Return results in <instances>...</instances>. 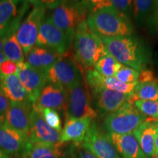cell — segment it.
<instances>
[{
  "label": "cell",
  "instance_id": "17",
  "mask_svg": "<svg viewBox=\"0 0 158 158\" xmlns=\"http://www.w3.org/2000/svg\"><path fill=\"white\" fill-rule=\"evenodd\" d=\"M29 139L3 122H0V150L9 157L24 155Z\"/></svg>",
  "mask_w": 158,
  "mask_h": 158
},
{
  "label": "cell",
  "instance_id": "27",
  "mask_svg": "<svg viewBox=\"0 0 158 158\" xmlns=\"http://www.w3.org/2000/svg\"><path fill=\"white\" fill-rule=\"evenodd\" d=\"M155 1L135 0L132 2V17L138 27L146 24L152 10Z\"/></svg>",
  "mask_w": 158,
  "mask_h": 158
},
{
  "label": "cell",
  "instance_id": "5",
  "mask_svg": "<svg viewBox=\"0 0 158 158\" xmlns=\"http://www.w3.org/2000/svg\"><path fill=\"white\" fill-rule=\"evenodd\" d=\"M64 112L65 118H91L93 119L98 116L84 76L74 86L67 89V101Z\"/></svg>",
  "mask_w": 158,
  "mask_h": 158
},
{
  "label": "cell",
  "instance_id": "38",
  "mask_svg": "<svg viewBox=\"0 0 158 158\" xmlns=\"http://www.w3.org/2000/svg\"><path fill=\"white\" fill-rule=\"evenodd\" d=\"M7 60L3 53V40L0 39V64Z\"/></svg>",
  "mask_w": 158,
  "mask_h": 158
},
{
  "label": "cell",
  "instance_id": "23",
  "mask_svg": "<svg viewBox=\"0 0 158 158\" xmlns=\"http://www.w3.org/2000/svg\"><path fill=\"white\" fill-rule=\"evenodd\" d=\"M0 91L10 102H31L29 94L20 81L17 74L0 76Z\"/></svg>",
  "mask_w": 158,
  "mask_h": 158
},
{
  "label": "cell",
  "instance_id": "13",
  "mask_svg": "<svg viewBox=\"0 0 158 158\" xmlns=\"http://www.w3.org/2000/svg\"><path fill=\"white\" fill-rule=\"evenodd\" d=\"M18 65L17 76L29 94L31 102L34 104L41 90L48 83L46 73L32 68L26 62L19 63Z\"/></svg>",
  "mask_w": 158,
  "mask_h": 158
},
{
  "label": "cell",
  "instance_id": "3",
  "mask_svg": "<svg viewBox=\"0 0 158 158\" xmlns=\"http://www.w3.org/2000/svg\"><path fill=\"white\" fill-rule=\"evenodd\" d=\"M86 23L99 37H122L134 33L131 19L112 7H104L90 13Z\"/></svg>",
  "mask_w": 158,
  "mask_h": 158
},
{
  "label": "cell",
  "instance_id": "31",
  "mask_svg": "<svg viewBox=\"0 0 158 158\" xmlns=\"http://www.w3.org/2000/svg\"><path fill=\"white\" fill-rule=\"evenodd\" d=\"M139 75L140 73L137 70L123 65L121 69L116 73L114 78L124 84H133L138 82Z\"/></svg>",
  "mask_w": 158,
  "mask_h": 158
},
{
  "label": "cell",
  "instance_id": "8",
  "mask_svg": "<svg viewBox=\"0 0 158 158\" xmlns=\"http://www.w3.org/2000/svg\"><path fill=\"white\" fill-rule=\"evenodd\" d=\"M33 4L34 7L20 24L15 33L25 55L36 45L40 27L47 9L46 2H35Z\"/></svg>",
  "mask_w": 158,
  "mask_h": 158
},
{
  "label": "cell",
  "instance_id": "41",
  "mask_svg": "<svg viewBox=\"0 0 158 158\" xmlns=\"http://www.w3.org/2000/svg\"><path fill=\"white\" fill-rule=\"evenodd\" d=\"M10 158H24V156L19 155V156H13V157H10Z\"/></svg>",
  "mask_w": 158,
  "mask_h": 158
},
{
  "label": "cell",
  "instance_id": "37",
  "mask_svg": "<svg viewBox=\"0 0 158 158\" xmlns=\"http://www.w3.org/2000/svg\"><path fill=\"white\" fill-rule=\"evenodd\" d=\"M78 158H98L92 152L83 146L82 143L78 146Z\"/></svg>",
  "mask_w": 158,
  "mask_h": 158
},
{
  "label": "cell",
  "instance_id": "36",
  "mask_svg": "<svg viewBox=\"0 0 158 158\" xmlns=\"http://www.w3.org/2000/svg\"><path fill=\"white\" fill-rule=\"evenodd\" d=\"M157 80L154 76L153 72L152 70H149V69H146L140 73L139 78L138 80V83L141 84V83H147L152 81Z\"/></svg>",
  "mask_w": 158,
  "mask_h": 158
},
{
  "label": "cell",
  "instance_id": "14",
  "mask_svg": "<svg viewBox=\"0 0 158 158\" xmlns=\"http://www.w3.org/2000/svg\"><path fill=\"white\" fill-rule=\"evenodd\" d=\"M32 104L29 102H11L3 117L2 122L7 126L20 132L29 139L30 115Z\"/></svg>",
  "mask_w": 158,
  "mask_h": 158
},
{
  "label": "cell",
  "instance_id": "39",
  "mask_svg": "<svg viewBox=\"0 0 158 158\" xmlns=\"http://www.w3.org/2000/svg\"><path fill=\"white\" fill-rule=\"evenodd\" d=\"M158 155V135L157 136V139H156V143H155V156L154 157H156V156Z\"/></svg>",
  "mask_w": 158,
  "mask_h": 158
},
{
  "label": "cell",
  "instance_id": "34",
  "mask_svg": "<svg viewBox=\"0 0 158 158\" xmlns=\"http://www.w3.org/2000/svg\"><path fill=\"white\" fill-rule=\"evenodd\" d=\"M81 143H65L63 152L59 158H78V146Z\"/></svg>",
  "mask_w": 158,
  "mask_h": 158
},
{
  "label": "cell",
  "instance_id": "18",
  "mask_svg": "<svg viewBox=\"0 0 158 158\" xmlns=\"http://www.w3.org/2000/svg\"><path fill=\"white\" fill-rule=\"evenodd\" d=\"M67 89L59 85L48 83L41 90L34 104L40 108L64 110L66 106Z\"/></svg>",
  "mask_w": 158,
  "mask_h": 158
},
{
  "label": "cell",
  "instance_id": "7",
  "mask_svg": "<svg viewBox=\"0 0 158 158\" xmlns=\"http://www.w3.org/2000/svg\"><path fill=\"white\" fill-rule=\"evenodd\" d=\"M73 36L59 29L45 15L41 22L36 45L50 49L61 56L66 57L72 49Z\"/></svg>",
  "mask_w": 158,
  "mask_h": 158
},
{
  "label": "cell",
  "instance_id": "10",
  "mask_svg": "<svg viewBox=\"0 0 158 158\" xmlns=\"http://www.w3.org/2000/svg\"><path fill=\"white\" fill-rule=\"evenodd\" d=\"M48 82L66 89L72 87L84 76L72 59L62 57L46 72Z\"/></svg>",
  "mask_w": 158,
  "mask_h": 158
},
{
  "label": "cell",
  "instance_id": "28",
  "mask_svg": "<svg viewBox=\"0 0 158 158\" xmlns=\"http://www.w3.org/2000/svg\"><path fill=\"white\" fill-rule=\"evenodd\" d=\"M122 66L123 64L118 62L108 52L97 62L94 66V70L103 76L114 77Z\"/></svg>",
  "mask_w": 158,
  "mask_h": 158
},
{
  "label": "cell",
  "instance_id": "19",
  "mask_svg": "<svg viewBox=\"0 0 158 158\" xmlns=\"http://www.w3.org/2000/svg\"><path fill=\"white\" fill-rule=\"evenodd\" d=\"M148 158H154L158 135V120L147 118L132 133Z\"/></svg>",
  "mask_w": 158,
  "mask_h": 158
},
{
  "label": "cell",
  "instance_id": "33",
  "mask_svg": "<svg viewBox=\"0 0 158 158\" xmlns=\"http://www.w3.org/2000/svg\"><path fill=\"white\" fill-rule=\"evenodd\" d=\"M19 65L10 60H5L0 64V76H9L17 74Z\"/></svg>",
  "mask_w": 158,
  "mask_h": 158
},
{
  "label": "cell",
  "instance_id": "15",
  "mask_svg": "<svg viewBox=\"0 0 158 158\" xmlns=\"http://www.w3.org/2000/svg\"><path fill=\"white\" fill-rule=\"evenodd\" d=\"M29 141L51 145L62 143L60 142V133L48 126L42 115L33 106L30 115Z\"/></svg>",
  "mask_w": 158,
  "mask_h": 158
},
{
  "label": "cell",
  "instance_id": "22",
  "mask_svg": "<svg viewBox=\"0 0 158 158\" xmlns=\"http://www.w3.org/2000/svg\"><path fill=\"white\" fill-rule=\"evenodd\" d=\"M62 57L54 51L36 45L26 55V62L37 70L46 73Z\"/></svg>",
  "mask_w": 158,
  "mask_h": 158
},
{
  "label": "cell",
  "instance_id": "20",
  "mask_svg": "<svg viewBox=\"0 0 158 158\" xmlns=\"http://www.w3.org/2000/svg\"><path fill=\"white\" fill-rule=\"evenodd\" d=\"M92 122L91 118H66L60 133V142L62 143H82Z\"/></svg>",
  "mask_w": 158,
  "mask_h": 158
},
{
  "label": "cell",
  "instance_id": "4",
  "mask_svg": "<svg viewBox=\"0 0 158 158\" xmlns=\"http://www.w3.org/2000/svg\"><path fill=\"white\" fill-rule=\"evenodd\" d=\"M51 10L48 15L57 28L74 36L77 27L86 21L90 13L89 1H51L47 2Z\"/></svg>",
  "mask_w": 158,
  "mask_h": 158
},
{
  "label": "cell",
  "instance_id": "2",
  "mask_svg": "<svg viewBox=\"0 0 158 158\" xmlns=\"http://www.w3.org/2000/svg\"><path fill=\"white\" fill-rule=\"evenodd\" d=\"M108 53L98 35L88 27L86 21L77 27L72 45V60L82 74L93 69L97 62Z\"/></svg>",
  "mask_w": 158,
  "mask_h": 158
},
{
  "label": "cell",
  "instance_id": "25",
  "mask_svg": "<svg viewBox=\"0 0 158 158\" xmlns=\"http://www.w3.org/2000/svg\"><path fill=\"white\" fill-rule=\"evenodd\" d=\"M137 100L158 101V79L150 82L138 83L131 94L132 103Z\"/></svg>",
  "mask_w": 158,
  "mask_h": 158
},
{
  "label": "cell",
  "instance_id": "21",
  "mask_svg": "<svg viewBox=\"0 0 158 158\" xmlns=\"http://www.w3.org/2000/svg\"><path fill=\"white\" fill-rule=\"evenodd\" d=\"M121 158H148L132 133H107Z\"/></svg>",
  "mask_w": 158,
  "mask_h": 158
},
{
  "label": "cell",
  "instance_id": "16",
  "mask_svg": "<svg viewBox=\"0 0 158 158\" xmlns=\"http://www.w3.org/2000/svg\"><path fill=\"white\" fill-rule=\"evenodd\" d=\"M83 75L89 92L98 89H108L131 94L138 84V82L133 84H124L114 77L102 76L94 69L86 70Z\"/></svg>",
  "mask_w": 158,
  "mask_h": 158
},
{
  "label": "cell",
  "instance_id": "1",
  "mask_svg": "<svg viewBox=\"0 0 158 158\" xmlns=\"http://www.w3.org/2000/svg\"><path fill=\"white\" fill-rule=\"evenodd\" d=\"M106 50L118 62L141 73L151 63L152 53L141 37L135 35L100 37Z\"/></svg>",
  "mask_w": 158,
  "mask_h": 158
},
{
  "label": "cell",
  "instance_id": "24",
  "mask_svg": "<svg viewBox=\"0 0 158 158\" xmlns=\"http://www.w3.org/2000/svg\"><path fill=\"white\" fill-rule=\"evenodd\" d=\"M65 143L59 145L29 141L28 147L24 153V158H59Z\"/></svg>",
  "mask_w": 158,
  "mask_h": 158
},
{
  "label": "cell",
  "instance_id": "42",
  "mask_svg": "<svg viewBox=\"0 0 158 158\" xmlns=\"http://www.w3.org/2000/svg\"><path fill=\"white\" fill-rule=\"evenodd\" d=\"M154 158H158V155H157V156H156V157H155Z\"/></svg>",
  "mask_w": 158,
  "mask_h": 158
},
{
  "label": "cell",
  "instance_id": "26",
  "mask_svg": "<svg viewBox=\"0 0 158 158\" xmlns=\"http://www.w3.org/2000/svg\"><path fill=\"white\" fill-rule=\"evenodd\" d=\"M3 53L7 60L17 64L24 62V52L18 41L15 33L3 39Z\"/></svg>",
  "mask_w": 158,
  "mask_h": 158
},
{
  "label": "cell",
  "instance_id": "9",
  "mask_svg": "<svg viewBox=\"0 0 158 158\" xmlns=\"http://www.w3.org/2000/svg\"><path fill=\"white\" fill-rule=\"evenodd\" d=\"M29 4L16 0L0 1V39L16 33Z\"/></svg>",
  "mask_w": 158,
  "mask_h": 158
},
{
  "label": "cell",
  "instance_id": "35",
  "mask_svg": "<svg viewBox=\"0 0 158 158\" xmlns=\"http://www.w3.org/2000/svg\"><path fill=\"white\" fill-rule=\"evenodd\" d=\"M10 103L11 102L0 91V122H2L4 116L8 109Z\"/></svg>",
  "mask_w": 158,
  "mask_h": 158
},
{
  "label": "cell",
  "instance_id": "32",
  "mask_svg": "<svg viewBox=\"0 0 158 158\" xmlns=\"http://www.w3.org/2000/svg\"><path fill=\"white\" fill-rule=\"evenodd\" d=\"M146 27L150 35L158 36V1H155V5L146 23Z\"/></svg>",
  "mask_w": 158,
  "mask_h": 158
},
{
  "label": "cell",
  "instance_id": "29",
  "mask_svg": "<svg viewBox=\"0 0 158 158\" xmlns=\"http://www.w3.org/2000/svg\"><path fill=\"white\" fill-rule=\"evenodd\" d=\"M32 106L42 115L45 122L48 124V126H50L51 128H53V129L61 133L62 130V119H61L60 116H59L56 110L50 109V108H40L35 106V105H32Z\"/></svg>",
  "mask_w": 158,
  "mask_h": 158
},
{
  "label": "cell",
  "instance_id": "11",
  "mask_svg": "<svg viewBox=\"0 0 158 158\" xmlns=\"http://www.w3.org/2000/svg\"><path fill=\"white\" fill-rule=\"evenodd\" d=\"M82 144L98 158H121L108 134L94 122L91 124Z\"/></svg>",
  "mask_w": 158,
  "mask_h": 158
},
{
  "label": "cell",
  "instance_id": "40",
  "mask_svg": "<svg viewBox=\"0 0 158 158\" xmlns=\"http://www.w3.org/2000/svg\"><path fill=\"white\" fill-rule=\"evenodd\" d=\"M0 158H10V157L7 155H6L5 152L0 150Z\"/></svg>",
  "mask_w": 158,
  "mask_h": 158
},
{
  "label": "cell",
  "instance_id": "12",
  "mask_svg": "<svg viewBox=\"0 0 158 158\" xmlns=\"http://www.w3.org/2000/svg\"><path fill=\"white\" fill-rule=\"evenodd\" d=\"M89 92L97 113L102 116L109 115L117 111L126 104L132 103V94H124L108 89H98Z\"/></svg>",
  "mask_w": 158,
  "mask_h": 158
},
{
  "label": "cell",
  "instance_id": "6",
  "mask_svg": "<svg viewBox=\"0 0 158 158\" xmlns=\"http://www.w3.org/2000/svg\"><path fill=\"white\" fill-rule=\"evenodd\" d=\"M147 119V116L138 111L133 104L127 103L117 111L106 116L103 127L107 133L125 135L133 133Z\"/></svg>",
  "mask_w": 158,
  "mask_h": 158
},
{
  "label": "cell",
  "instance_id": "30",
  "mask_svg": "<svg viewBox=\"0 0 158 158\" xmlns=\"http://www.w3.org/2000/svg\"><path fill=\"white\" fill-rule=\"evenodd\" d=\"M133 105L138 111L147 118L158 120V101L137 100Z\"/></svg>",
  "mask_w": 158,
  "mask_h": 158
}]
</instances>
